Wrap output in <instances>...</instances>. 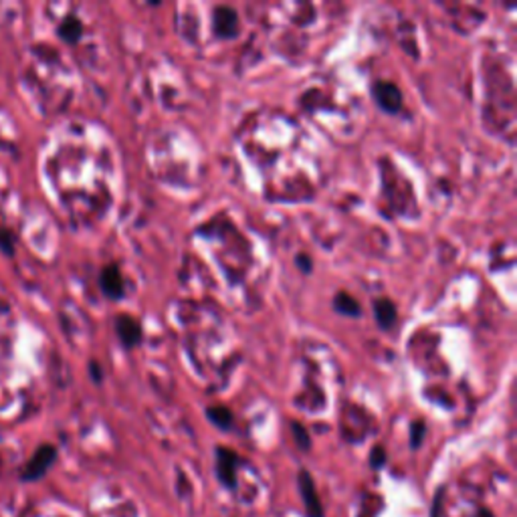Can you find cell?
I'll use <instances>...</instances> for the list:
<instances>
[{"instance_id": "2", "label": "cell", "mask_w": 517, "mask_h": 517, "mask_svg": "<svg viewBox=\"0 0 517 517\" xmlns=\"http://www.w3.org/2000/svg\"><path fill=\"white\" fill-rule=\"evenodd\" d=\"M239 465L240 459L235 451L225 449V447H220L216 451V473H218V479H220L223 485H227L230 489L237 485V469H239Z\"/></svg>"}, {"instance_id": "11", "label": "cell", "mask_w": 517, "mask_h": 517, "mask_svg": "<svg viewBox=\"0 0 517 517\" xmlns=\"http://www.w3.org/2000/svg\"><path fill=\"white\" fill-rule=\"evenodd\" d=\"M81 31H83V26H81L79 18H75V16H67L61 23V26H59V35L67 43H77L79 37H81Z\"/></svg>"}, {"instance_id": "3", "label": "cell", "mask_w": 517, "mask_h": 517, "mask_svg": "<svg viewBox=\"0 0 517 517\" xmlns=\"http://www.w3.org/2000/svg\"><path fill=\"white\" fill-rule=\"evenodd\" d=\"M372 93H374L376 103H378L384 112H388V114L400 112V107H403V93H400V89L396 87L394 83L378 81V83H374Z\"/></svg>"}, {"instance_id": "6", "label": "cell", "mask_w": 517, "mask_h": 517, "mask_svg": "<svg viewBox=\"0 0 517 517\" xmlns=\"http://www.w3.org/2000/svg\"><path fill=\"white\" fill-rule=\"evenodd\" d=\"M101 291L110 299H122L124 297V277L119 273L117 265H107L100 275Z\"/></svg>"}, {"instance_id": "10", "label": "cell", "mask_w": 517, "mask_h": 517, "mask_svg": "<svg viewBox=\"0 0 517 517\" xmlns=\"http://www.w3.org/2000/svg\"><path fill=\"white\" fill-rule=\"evenodd\" d=\"M206 417L213 420V425H216L218 429L228 430L233 427V412L228 410L227 406H210L206 410Z\"/></svg>"}, {"instance_id": "5", "label": "cell", "mask_w": 517, "mask_h": 517, "mask_svg": "<svg viewBox=\"0 0 517 517\" xmlns=\"http://www.w3.org/2000/svg\"><path fill=\"white\" fill-rule=\"evenodd\" d=\"M215 33L220 38H235L239 33V16L230 6H218L213 16Z\"/></svg>"}, {"instance_id": "14", "label": "cell", "mask_w": 517, "mask_h": 517, "mask_svg": "<svg viewBox=\"0 0 517 517\" xmlns=\"http://www.w3.org/2000/svg\"><path fill=\"white\" fill-rule=\"evenodd\" d=\"M0 249L4 252H13V235L4 228H0Z\"/></svg>"}, {"instance_id": "7", "label": "cell", "mask_w": 517, "mask_h": 517, "mask_svg": "<svg viewBox=\"0 0 517 517\" xmlns=\"http://www.w3.org/2000/svg\"><path fill=\"white\" fill-rule=\"evenodd\" d=\"M115 331H117V338L122 340L126 348H134L142 340V328H139L138 321L129 316H119L115 319Z\"/></svg>"}, {"instance_id": "8", "label": "cell", "mask_w": 517, "mask_h": 517, "mask_svg": "<svg viewBox=\"0 0 517 517\" xmlns=\"http://www.w3.org/2000/svg\"><path fill=\"white\" fill-rule=\"evenodd\" d=\"M374 314H376V321L382 329L392 328V324L396 321V307L390 299H378L374 303Z\"/></svg>"}, {"instance_id": "18", "label": "cell", "mask_w": 517, "mask_h": 517, "mask_svg": "<svg viewBox=\"0 0 517 517\" xmlns=\"http://www.w3.org/2000/svg\"><path fill=\"white\" fill-rule=\"evenodd\" d=\"M477 517H493V516H491V511H489V509H479Z\"/></svg>"}, {"instance_id": "17", "label": "cell", "mask_w": 517, "mask_h": 517, "mask_svg": "<svg viewBox=\"0 0 517 517\" xmlns=\"http://www.w3.org/2000/svg\"><path fill=\"white\" fill-rule=\"evenodd\" d=\"M91 370H93V378H95V380H101L100 366H97V364H95V362H91Z\"/></svg>"}, {"instance_id": "1", "label": "cell", "mask_w": 517, "mask_h": 517, "mask_svg": "<svg viewBox=\"0 0 517 517\" xmlns=\"http://www.w3.org/2000/svg\"><path fill=\"white\" fill-rule=\"evenodd\" d=\"M57 459V449L53 444H43L38 447L37 453L31 457V461L26 463L25 471H23V477L26 481H35L41 479L47 471L50 469V465L55 463Z\"/></svg>"}, {"instance_id": "4", "label": "cell", "mask_w": 517, "mask_h": 517, "mask_svg": "<svg viewBox=\"0 0 517 517\" xmlns=\"http://www.w3.org/2000/svg\"><path fill=\"white\" fill-rule=\"evenodd\" d=\"M299 493H302V499L305 503L307 517H324V505L319 501L314 479H311V475L307 471L299 473Z\"/></svg>"}, {"instance_id": "16", "label": "cell", "mask_w": 517, "mask_h": 517, "mask_svg": "<svg viewBox=\"0 0 517 517\" xmlns=\"http://www.w3.org/2000/svg\"><path fill=\"white\" fill-rule=\"evenodd\" d=\"M297 265L302 267L303 273H309V271H311V259L305 257V255H299V257H297Z\"/></svg>"}, {"instance_id": "12", "label": "cell", "mask_w": 517, "mask_h": 517, "mask_svg": "<svg viewBox=\"0 0 517 517\" xmlns=\"http://www.w3.org/2000/svg\"><path fill=\"white\" fill-rule=\"evenodd\" d=\"M291 430H293V435H295V442L299 444V449H303V451H307L309 449V435H307V430L303 429L302 425L299 422H293L291 425Z\"/></svg>"}, {"instance_id": "15", "label": "cell", "mask_w": 517, "mask_h": 517, "mask_svg": "<svg viewBox=\"0 0 517 517\" xmlns=\"http://www.w3.org/2000/svg\"><path fill=\"white\" fill-rule=\"evenodd\" d=\"M422 435H425V425H422V422H415V425H412V447H418V444H420Z\"/></svg>"}, {"instance_id": "9", "label": "cell", "mask_w": 517, "mask_h": 517, "mask_svg": "<svg viewBox=\"0 0 517 517\" xmlns=\"http://www.w3.org/2000/svg\"><path fill=\"white\" fill-rule=\"evenodd\" d=\"M334 307L343 314V316H350V317H358L362 314V309H360V303L353 299L350 293H338L336 297H334Z\"/></svg>"}, {"instance_id": "13", "label": "cell", "mask_w": 517, "mask_h": 517, "mask_svg": "<svg viewBox=\"0 0 517 517\" xmlns=\"http://www.w3.org/2000/svg\"><path fill=\"white\" fill-rule=\"evenodd\" d=\"M384 461H386V453H384V449L382 447H376L372 454H370V465L374 469H380L384 465Z\"/></svg>"}]
</instances>
